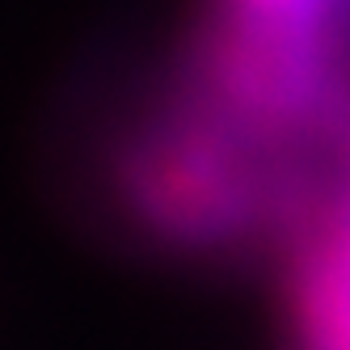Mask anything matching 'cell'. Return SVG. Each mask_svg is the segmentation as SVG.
Wrapping results in <instances>:
<instances>
[{"mask_svg": "<svg viewBox=\"0 0 350 350\" xmlns=\"http://www.w3.org/2000/svg\"><path fill=\"white\" fill-rule=\"evenodd\" d=\"M291 308L308 350H350V262L334 237L312 245L299 262Z\"/></svg>", "mask_w": 350, "mask_h": 350, "instance_id": "6da1fadb", "label": "cell"}, {"mask_svg": "<svg viewBox=\"0 0 350 350\" xmlns=\"http://www.w3.org/2000/svg\"><path fill=\"white\" fill-rule=\"evenodd\" d=\"M232 5L241 9V17L254 30H262L270 38H283V42H295V38L317 30V21H321L329 0H232Z\"/></svg>", "mask_w": 350, "mask_h": 350, "instance_id": "7a4b0ae2", "label": "cell"}, {"mask_svg": "<svg viewBox=\"0 0 350 350\" xmlns=\"http://www.w3.org/2000/svg\"><path fill=\"white\" fill-rule=\"evenodd\" d=\"M334 245L342 249V254H346V262H350V219H346V224H342V228L334 232Z\"/></svg>", "mask_w": 350, "mask_h": 350, "instance_id": "3957f363", "label": "cell"}]
</instances>
